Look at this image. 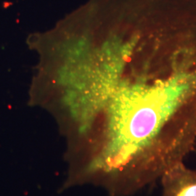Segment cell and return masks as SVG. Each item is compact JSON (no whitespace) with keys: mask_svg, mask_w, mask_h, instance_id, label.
Masks as SVG:
<instances>
[{"mask_svg":"<svg viewBox=\"0 0 196 196\" xmlns=\"http://www.w3.org/2000/svg\"><path fill=\"white\" fill-rule=\"evenodd\" d=\"M160 182L161 196H196V171L180 162L166 171Z\"/></svg>","mask_w":196,"mask_h":196,"instance_id":"obj_1","label":"cell"}]
</instances>
